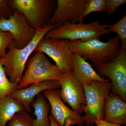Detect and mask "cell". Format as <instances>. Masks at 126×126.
Returning a JSON list of instances; mask_svg holds the SVG:
<instances>
[{"mask_svg":"<svg viewBox=\"0 0 126 126\" xmlns=\"http://www.w3.org/2000/svg\"><path fill=\"white\" fill-rule=\"evenodd\" d=\"M54 28L53 26L49 25L43 29L36 30L33 38L23 48H17L14 40L10 44L8 52L3 58V64L11 82L19 83L30 56L34 51L40 41L49 31Z\"/></svg>","mask_w":126,"mask_h":126,"instance_id":"cell-1","label":"cell"},{"mask_svg":"<svg viewBox=\"0 0 126 126\" xmlns=\"http://www.w3.org/2000/svg\"><path fill=\"white\" fill-rule=\"evenodd\" d=\"M70 45L73 52L92 61L94 64L112 61L118 55L121 48L120 39L117 36L110 37L107 42L95 39L87 41H70Z\"/></svg>","mask_w":126,"mask_h":126,"instance_id":"cell-2","label":"cell"},{"mask_svg":"<svg viewBox=\"0 0 126 126\" xmlns=\"http://www.w3.org/2000/svg\"><path fill=\"white\" fill-rule=\"evenodd\" d=\"M110 25L101 24V21H94L90 23L67 22L50 31L46 35V39L67 40L70 41L80 40L87 41L100 36L111 34L108 30Z\"/></svg>","mask_w":126,"mask_h":126,"instance_id":"cell-3","label":"cell"},{"mask_svg":"<svg viewBox=\"0 0 126 126\" xmlns=\"http://www.w3.org/2000/svg\"><path fill=\"white\" fill-rule=\"evenodd\" d=\"M17 89H22L32 84L47 81H59L65 72L50 63L44 54L36 52L26 63Z\"/></svg>","mask_w":126,"mask_h":126,"instance_id":"cell-4","label":"cell"},{"mask_svg":"<svg viewBox=\"0 0 126 126\" xmlns=\"http://www.w3.org/2000/svg\"><path fill=\"white\" fill-rule=\"evenodd\" d=\"M8 3L12 10L23 14L35 30L49 25L57 5L55 0H9Z\"/></svg>","mask_w":126,"mask_h":126,"instance_id":"cell-5","label":"cell"},{"mask_svg":"<svg viewBox=\"0 0 126 126\" xmlns=\"http://www.w3.org/2000/svg\"><path fill=\"white\" fill-rule=\"evenodd\" d=\"M83 87L86 104L83 109V116L86 126H93L96 120H103L105 100L110 94L112 84L110 81H94L90 86Z\"/></svg>","mask_w":126,"mask_h":126,"instance_id":"cell-6","label":"cell"},{"mask_svg":"<svg viewBox=\"0 0 126 126\" xmlns=\"http://www.w3.org/2000/svg\"><path fill=\"white\" fill-rule=\"evenodd\" d=\"M97 71L110 80L113 94L126 101V50L121 47L118 55L112 61L94 64Z\"/></svg>","mask_w":126,"mask_h":126,"instance_id":"cell-7","label":"cell"},{"mask_svg":"<svg viewBox=\"0 0 126 126\" xmlns=\"http://www.w3.org/2000/svg\"><path fill=\"white\" fill-rule=\"evenodd\" d=\"M34 52H40L51 58L64 72H73L72 55L70 41L67 40L46 39L39 42Z\"/></svg>","mask_w":126,"mask_h":126,"instance_id":"cell-8","label":"cell"},{"mask_svg":"<svg viewBox=\"0 0 126 126\" xmlns=\"http://www.w3.org/2000/svg\"><path fill=\"white\" fill-rule=\"evenodd\" d=\"M0 31L11 33L19 49L26 46L36 33V30L29 26L25 16L16 10L8 18L0 19Z\"/></svg>","mask_w":126,"mask_h":126,"instance_id":"cell-9","label":"cell"},{"mask_svg":"<svg viewBox=\"0 0 126 126\" xmlns=\"http://www.w3.org/2000/svg\"><path fill=\"white\" fill-rule=\"evenodd\" d=\"M43 94L51 108L50 115L60 126H83V116L66 106L60 97V90L49 89L44 91Z\"/></svg>","mask_w":126,"mask_h":126,"instance_id":"cell-10","label":"cell"},{"mask_svg":"<svg viewBox=\"0 0 126 126\" xmlns=\"http://www.w3.org/2000/svg\"><path fill=\"white\" fill-rule=\"evenodd\" d=\"M61 86L60 96L73 111L81 115L86 104L83 87L75 79L73 72H65L59 81Z\"/></svg>","mask_w":126,"mask_h":126,"instance_id":"cell-11","label":"cell"},{"mask_svg":"<svg viewBox=\"0 0 126 126\" xmlns=\"http://www.w3.org/2000/svg\"><path fill=\"white\" fill-rule=\"evenodd\" d=\"M49 25L54 28L65 22L75 23L83 13L88 0H57Z\"/></svg>","mask_w":126,"mask_h":126,"instance_id":"cell-12","label":"cell"},{"mask_svg":"<svg viewBox=\"0 0 126 126\" xmlns=\"http://www.w3.org/2000/svg\"><path fill=\"white\" fill-rule=\"evenodd\" d=\"M61 88L59 81L50 80L32 84L29 87L22 89H16L9 96L19 101L27 112L32 111L31 104L34 98L45 90Z\"/></svg>","mask_w":126,"mask_h":126,"instance_id":"cell-13","label":"cell"},{"mask_svg":"<svg viewBox=\"0 0 126 126\" xmlns=\"http://www.w3.org/2000/svg\"><path fill=\"white\" fill-rule=\"evenodd\" d=\"M73 75L82 86H90L94 81L105 82L110 81L100 77L94 71L92 65L77 53L72 55Z\"/></svg>","mask_w":126,"mask_h":126,"instance_id":"cell-14","label":"cell"},{"mask_svg":"<svg viewBox=\"0 0 126 126\" xmlns=\"http://www.w3.org/2000/svg\"><path fill=\"white\" fill-rule=\"evenodd\" d=\"M103 121L117 125L126 124V103L120 96L109 95L105 100Z\"/></svg>","mask_w":126,"mask_h":126,"instance_id":"cell-15","label":"cell"},{"mask_svg":"<svg viewBox=\"0 0 126 126\" xmlns=\"http://www.w3.org/2000/svg\"><path fill=\"white\" fill-rule=\"evenodd\" d=\"M31 106L34 109L35 118L32 119L33 126H50L49 113L50 107L49 104L43 93L36 97Z\"/></svg>","mask_w":126,"mask_h":126,"instance_id":"cell-16","label":"cell"},{"mask_svg":"<svg viewBox=\"0 0 126 126\" xmlns=\"http://www.w3.org/2000/svg\"><path fill=\"white\" fill-rule=\"evenodd\" d=\"M24 110L23 104L10 96L0 99V126H6L16 113Z\"/></svg>","mask_w":126,"mask_h":126,"instance_id":"cell-17","label":"cell"},{"mask_svg":"<svg viewBox=\"0 0 126 126\" xmlns=\"http://www.w3.org/2000/svg\"><path fill=\"white\" fill-rule=\"evenodd\" d=\"M3 58H0V99L4 98L17 89L19 83L12 82L7 78L3 65Z\"/></svg>","mask_w":126,"mask_h":126,"instance_id":"cell-18","label":"cell"},{"mask_svg":"<svg viewBox=\"0 0 126 126\" xmlns=\"http://www.w3.org/2000/svg\"><path fill=\"white\" fill-rule=\"evenodd\" d=\"M106 0H88L87 4L82 15L77 19L75 23L83 22V18L94 12H106Z\"/></svg>","mask_w":126,"mask_h":126,"instance_id":"cell-19","label":"cell"},{"mask_svg":"<svg viewBox=\"0 0 126 126\" xmlns=\"http://www.w3.org/2000/svg\"><path fill=\"white\" fill-rule=\"evenodd\" d=\"M108 30L111 33H116L120 39L121 47L126 50V15L114 24L110 25Z\"/></svg>","mask_w":126,"mask_h":126,"instance_id":"cell-20","label":"cell"},{"mask_svg":"<svg viewBox=\"0 0 126 126\" xmlns=\"http://www.w3.org/2000/svg\"><path fill=\"white\" fill-rule=\"evenodd\" d=\"M31 116L25 110L17 113L8 123L7 126H33Z\"/></svg>","mask_w":126,"mask_h":126,"instance_id":"cell-21","label":"cell"},{"mask_svg":"<svg viewBox=\"0 0 126 126\" xmlns=\"http://www.w3.org/2000/svg\"><path fill=\"white\" fill-rule=\"evenodd\" d=\"M14 40V36L11 33L0 31V58H4L6 50Z\"/></svg>","mask_w":126,"mask_h":126,"instance_id":"cell-22","label":"cell"},{"mask_svg":"<svg viewBox=\"0 0 126 126\" xmlns=\"http://www.w3.org/2000/svg\"><path fill=\"white\" fill-rule=\"evenodd\" d=\"M126 3V0H106V13L108 16L114 14L119 6Z\"/></svg>","mask_w":126,"mask_h":126,"instance_id":"cell-23","label":"cell"},{"mask_svg":"<svg viewBox=\"0 0 126 126\" xmlns=\"http://www.w3.org/2000/svg\"><path fill=\"white\" fill-rule=\"evenodd\" d=\"M8 1L9 0H0V19L8 18L14 12L9 6Z\"/></svg>","mask_w":126,"mask_h":126,"instance_id":"cell-24","label":"cell"},{"mask_svg":"<svg viewBox=\"0 0 126 126\" xmlns=\"http://www.w3.org/2000/svg\"><path fill=\"white\" fill-rule=\"evenodd\" d=\"M95 124L96 126H121L120 125L109 123L102 120H96Z\"/></svg>","mask_w":126,"mask_h":126,"instance_id":"cell-25","label":"cell"},{"mask_svg":"<svg viewBox=\"0 0 126 126\" xmlns=\"http://www.w3.org/2000/svg\"><path fill=\"white\" fill-rule=\"evenodd\" d=\"M49 118L50 121V126H60L53 118L51 115H49Z\"/></svg>","mask_w":126,"mask_h":126,"instance_id":"cell-26","label":"cell"}]
</instances>
